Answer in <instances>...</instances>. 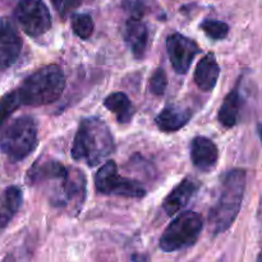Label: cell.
I'll return each instance as SVG.
<instances>
[{"mask_svg":"<svg viewBox=\"0 0 262 262\" xmlns=\"http://www.w3.org/2000/svg\"><path fill=\"white\" fill-rule=\"evenodd\" d=\"M258 136H260V140L262 142V124L258 125Z\"/></svg>","mask_w":262,"mask_h":262,"instance_id":"4316f807","label":"cell"},{"mask_svg":"<svg viewBox=\"0 0 262 262\" xmlns=\"http://www.w3.org/2000/svg\"><path fill=\"white\" fill-rule=\"evenodd\" d=\"M104 106L113 113L117 120L122 124H127L132 120L135 115V107L130 102L129 97L124 92H114L110 94L104 100Z\"/></svg>","mask_w":262,"mask_h":262,"instance_id":"d6986e66","label":"cell"},{"mask_svg":"<svg viewBox=\"0 0 262 262\" xmlns=\"http://www.w3.org/2000/svg\"><path fill=\"white\" fill-rule=\"evenodd\" d=\"M86 177L81 170L68 169V177L61 182V193L56 200V204L60 206H71L74 211H79L86 199Z\"/></svg>","mask_w":262,"mask_h":262,"instance_id":"30bf717a","label":"cell"},{"mask_svg":"<svg viewBox=\"0 0 262 262\" xmlns=\"http://www.w3.org/2000/svg\"><path fill=\"white\" fill-rule=\"evenodd\" d=\"M95 187L101 194H115L125 199H142L146 196V188L141 182L124 178L118 173L114 161H106L95 176Z\"/></svg>","mask_w":262,"mask_h":262,"instance_id":"8992f818","label":"cell"},{"mask_svg":"<svg viewBox=\"0 0 262 262\" xmlns=\"http://www.w3.org/2000/svg\"><path fill=\"white\" fill-rule=\"evenodd\" d=\"M124 8L127 12L130 13V17L142 18L146 12V0H125Z\"/></svg>","mask_w":262,"mask_h":262,"instance_id":"d4e9b609","label":"cell"},{"mask_svg":"<svg viewBox=\"0 0 262 262\" xmlns=\"http://www.w3.org/2000/svg\"><path fill=\"white\" fill-rule=\"evenodd\" d=\"M124 40L136 59L145 56L148 45V30L142 18L130 17L124 27Z\"/></svg>","mask_w":262,"mask_h":262,"instance_id":"5bb4252c","label":"cell"},{"mask_svg":"<svg viewBox=\"0 0 262 262\" xmlns=\"http://www.w3.org/2000/svg\"><path fill=\"white\" fill-rule=\"evenodd\" d=\"M204 229V220L199 212L186 211L171 220L160 238L164 252H177L192 247Z\"/></svg>","mask_w":262,"mask_h":262,"instance_id":"5b68a950","label":"cell"},{"mask_svg":"<svg viewBox=\"0 0 262 262\" xmlns=\"http://www.w3.org/2000/svg\"><path fill=\"white\" fill-rule=\"evenodd\" d=\"M246 189V171L233 169L225 176L215 206L210 210L209 223L214 234H220L233 225L242 207Z\"/></svg>","mask_w":262,"mask_h":262,"instance_id":"3957f363","label":"cell"},{"mask_svg":"<svg viewBox=\"0 0 262 262\" xmlns=\"http://www.w3.org/2000/svg\"><path fill=\"white\" fill-rule=\"evenodd\" d=\"M23 41L9 18H0V71L10 68L22 53Z\"/></svg>","mask_w":262,"mask_h":262,"instance_id":"9c48e42d","label":"cell"},{"mask_svg":"<svg viewBox=\"0 0 262 262\" xmlns=\"http://www.w3.org/2000/svg\"><path fill=\"white\" fill-rule=\"evenodd\" d=\"M200 189V182L193 178H186L177 187H174L170 193L164 199L163 209L169 216H173L187 206L192 197Z\"/></svg>","mask_w":262,"mask_h":262,"instance_id":"4fadbf2b","label":"cell"},{"mask_svg":"<svg viewBox=\"0 0 262 262\" xmlns=\"http://www.w3.org/2000/svg\"><path fill=\"white\" fill-rule=\"evenodd\" d=\"M94 19L90 14L78 13L72 17V28L73 32L82 40H87L94 33Z\"/></svg>","mask_w":262,"mask_h":262,"instance_id":"44dd1931","label":"cell"},{"mask_svg":"<svg viewBox=\"0 0 262 262\" xmlns=\"http://www.w3.org/2000/svg\"><path fill=\"white\" fill-rule=\"evenodd\" d=\"M191 160L199 170L209 173L215 169L219 160L217 146L207 137L199 136L193 138L191 143Z\"/></svg>","mask_w":262,"mask_h":262,"instance_id":"7c38bea8","label":"cell"},{"mask_svg":"<svg viewBox=\"0 0 262 262\" xmlns=\"http://www.w3.org/2000/svg\"><path fill=\"white\" fill-rule=\"evenodd\" d=\"M133 262H147V260L145 261V257L143 256H133Z\"/></svg>","mask_w":262,"mask_h":262,"instance_id":"484cf974","label":"cell"},{"mask_svg":"<svg viewBox=\"0 0 262 262\" xmlns=\"http://www.w3.org/2000/svg\"><path fill=\"white\" fill-rule=\"evenodd\" d=\"M14 17L19 27L31 37H40L51 28V14L42 0H19Z\"/></svg>","mask_w":262,"mask_h":262,"instance_id":"52a82bcc","label":"cell"},{"mask_svg":"<svg viewBox=\"0 0 262 262\" xmlns=\"http://www.w3.org/2000/svg\"><path fill=\"white\" fill-rule=\"evenodd\" d=\"M83 0H51L54 8H55L56 12L59 13V15L61 17H67L72 10H74L76 8H78L82 4Z\"/></svg>","mask_w":262,"mask_h":262,"instance_id":"cb8c5ba5","label":"cell"},{"mask_svg":"<svg viewBox=\"0 0 262 262\" xmlns=\"http://www.w3.org/2000/svg\"><path fill=\"white\" fill-rule=\"evenodd\" d=\"M37 123L32 117L17 118L0 133V151L13 163L25 160L37 147Z\"/></svg>","mask_w":262,"mask_h":262,"instance_id":"277c9868","label":"cell"},{"mask_svg":"<svg viewBox=\"0 0 262 262\" xmlns=\"http://www.w3.org/2000/svg\"><path fill=\"white\" fill-rule=\"evenodd\" d=\"M168 87V76L163 68H158L150 79V90L156 96H161Z\"/></svg>","mask_w":262,"mask_h":262,"instance_id":"603a6c76","label":"cell"},{"mask_svg":"<svg viewBox=\"0 0 262 262\" xmlns=\"http://www.w3.org/2000/svg\"><path fill=\"white\" fill-rule=\"evenodd\" d=\"M22 106L18 97L17 90L7 92L4 96L0 97V129L7 123V120L12 117L13 113Z\"/></svg>","mask_w":262,"mask_h":262,"instance_id":"ffe728a7","label":"cell"},{"mask_svg":"<svg viewBox=\"0 0 262 262\" xmlns=\"http://www.w3.org/2000/svg\"><path fill=\"white\" fill-rule=\"evenodd\" d=\"M68 177V169L55 159L42 158L37 159L32 164L26 176V182L30 186L43 183L49 181H64Z\"/></svg>","mask_w":262,"mask_h":262,"instance_id":"8fae6325","label":"cell"},{"mask_svg":"<svg viewBox=\"0 0 262 262\" xmlns=\"http://www.w3.org/2000/svg\"><path fill=\"white\" fill-rule=\"evenodd\" d=\"M66 89V76L58 64L37 69L17 89L18 97L26 106H43L56 101Z\"/></svg>","mask_w":262,"mask_h":262,"instance_id":"7a4b0ae2","label":"cell"},{"mask_svg":"<svg viewBox=\"0 0 262 262\" xmlns=\"http://www.w3.org/2000/svg\"><path fill=\"white\" fill-rule=\"evenodd\" d=\"M220 76V67L216 56L212 53L206 54L199 61L194 71V82L201 91L210 92L215 89Z\"/></svg>","mask_w":262,"mask_h":262,"instance_id":"9a60e30c","label":"cell"},{"mask_svg":"<svg viewBox=\"0 0 262 262\" xmlns=\"http://www.w3.org/2000/svg\"><path fill=\"white\" fill-rule=\"evenodd\" d=\"M243 99L241 96V92L238 87L233 89L229 94L223 100V104L219 109V122L223 127L232 128L237 124L238 117H239L241 107H242Z\"/></svg>","mask_w":262,"mask_h":262,"instance_id":"ac0fdd59","label":"cell"},{"mask_svg":"<svg viewBox=\"0 0 262 262\" xmlns=\"http://www.w3.org/2000/svg\"><path fill=\"white\" fill-rule=\"evenodd\" d=\"M166 50L174 71L178 74H186L201 49L194 40L176 32L166 38Z\"/></svg>","mask_w":262,"mask_h":262,"instance_id":"ba28073f","label":"cell"},{"mask_svg":"<svg viewBox=\"0 0 262 262\" xmlns=\"http://www.w3.org/2000/svg\"><path fill=\"white\" fill-rule=\"evenodd\" d=\"M115 150L114 137L109 125L96 117L82 119L74 136L72 158L89 166L99 165Z\"/></svg>","mask_w":262,"mask_h":262,"instance_id":"6da1fadb","label":"cell"},{"mask_svg":"<svg viewBox=\"0 0 262 262\" xmlns=\"http://www.w3.org/2000/svg\"><path fill=\"white\" fill-rule=\"evenodd\" d=\"M257 262H262V248H261L260 253H258V257H257Z\"/></svg>","mask_w":262,"mask_h":262,"instance_id":"83f0119b","label":"cell"},{"mask_svg":"<svg viewBox=\"0 0 262 262\" xmlns=\"http://www.w3.org/2000/svg\"><path fill=\"white\" fill-rule=\"evenodd\" d=\"M191 118L192 112L189 109L171 105L161 110L160 114L155 118V123L163 132H177L182 129L191 120Z\"/></svg>","mask_w":262,"mask_h":262,"instance_id":"2e32d148","label":"cell"},{"mask_svg":"<svg viewBox=\"0 0 262 262\" xmlns=\"http://www.w3.org/2000/svg\"><path fill=\"white\" fill-rule=\"evenodd\" d=\"M23 194L19 187L10 186L0 196V229H4L19 211Z\"/></svg>","mask_w":262,"mask_h":262,"instance_id":"e0dca14e","label":"cell"},{"mask_svg":"<svg viewBox=\"0 0 262 262\" xmlns=\"http://www.w3.org/2000/svg\"><path fill=\"white\" fill-rule=\"evenodd\" d=\"M201 28L212 40H224L229 33V26L223 20L206 19L201 23Z\"/></svg>","mask_w":262,"mask_h":262,"instance_id":"7402d4cb","label":"cell"}]
</instances>
